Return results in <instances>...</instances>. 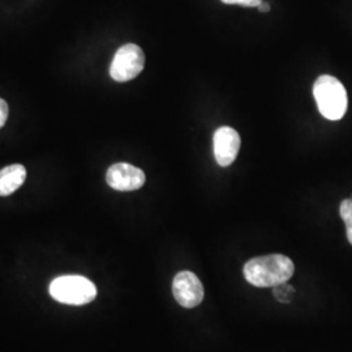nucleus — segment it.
<instances>
[{"label": "nucleus", "mask_w": 352, "mask_h": 352, "mask_svg": "<svg viewBox=\"0 0 352 352\" xmlns=\"http://www.w3.org/2000/svg\"><path fill=\"white\" fill-rule=\"evenodd\" d=\"M26 180V168L23 164H11L0 170V196L14 193Z\"/></svg>", "instance_id": "6e6552de"}, {"label": "nucleus", "mask_w": 352, "mask_h": 352, "mask_svg": "<svg viewBox=\"0 0 352 352\" xmlns=\"http://www.w3.org/2000/svg\"><path fill=\"white\" fill-rule=\"evenodd\" d=\"M144 65V51L135 43H126L116 51L110 67V76L118 82L131 81L142 72Z\"/></svg>", "instance_id": "20e7f679"}, {"label": "nucleus", "mask_w": 352, "mask_h": 352, "mask_svg": "<svg viewBox=\"0 0 352 352\" xmlns=\"http://www.w3.org/2000/svg\"><path fill=\"white\" fill-rule=\"evenodd\" d=\"M243 273L247 282L256 287H277L289 282L295 273V265L287 256L267 254L250 260Z\"/></svg>", "instance_id": "f257e3e1"}, {"label": "nucleus", "mask_w": 352, "mask_h": 352, "mask_svg": "<svg viewBox=\"0 0 352 352\" xmlns=\"http://www.w3.org/2000/svg\"><path fill=\"white\" fill-rule=\"evenodd\" d=\"M314 96L318 111L329 120H340L347 111V91L333 76L322 75L316 80Z\"/></svg>", "instance_id": "f03ea898"}, {"label": "nucleus", "mask_w": 352, "mask_h": 352, "mask_svg": "<svg viewBox=\"0 0 352 352\" xmlns=\"http://www.w3.org/2000/svg\"><path fill=\"white\" fill-rule=\"evenodd\" d=\"M225 4H238V6H243V7H258L263 0H221Z\"/></svg>", "instance_id": "9d476101"}, {"label": "nucleus", "mask_w": 352, "mask_h": 352, "mask_svg": "<svg viewBox=\"0 0 352 352\" xmlns=\"http://www.w3.org/2000/svg\"><path fill=\"white\" fill-rule=\"evenodd\" d=\"M8 113H10V110H8L7 102L0 98V128L6 124V122L8 119Z\"/></svg>", "instance_id": "9b49d317"}, {"label": "nucleus", "mask_w": 352, "mask_h": 352, "mask_svg": "<svg viewBox=\"0 0 352 352\" xmlns=\"http://www.w3.org/2000/svg\"><path fill=\"white\" fill-rule=\"evenodd\" d=\"M50 295L56 302L69 305H84L97 296L96 285L81 276H63L51 282Z\"/></svg>", "instance_id": "7ed1b4c3"}, {"label": "nucleus", "mask_w": 352, "mask_h": 352, "mask_svg": "<svg viewBox=\"0 0 352 352\" xmlns=\"http://www.w3.org/2000/svg\"><path fill=\"white\" fill-rule=\"evenodd\" d=\"M257 8H258V11H260V12L265 13L270 11V6H269V3H266V1H263Z\"/></svg>", "instance_id": "f8f14e48"}, {"label": "nucleus", "mask_w": 352, "mask_h": 352, "mask_svg": "<svg viewBox=\"0 0 352 352\" xmlns=\"http://www.w3.org/2000/svg\"><path fill=\"white\" fill-rule=\"evenodd\" d=\"M340 213L346 225L347 239L352 245V199H346L340 202Z\"/></svg>", "instance_id": "1a4fd4ad"}, {"label": "nucleus", "mask_w": 352, "mask_h": 352, "mask_svg": "<svg viewBox=\"0 0 352 352\" xmlns=\"http://www.w3.org/2000/svg\"><path fill=\"white\" fill-rule=\"evenodd\" d=\"M214 157L217 164L227 167L234 164L239 153V133L231 126H221L214 133Z\"/></svg>", "instance_id": "0eeeda50"}, {"label": "nucleus", "mask_w": 352, "mask_h": 352, "mask_svg": "<svg viewBox=\"0 0 352 352\" xmlns=\"http://www.w3.org/2000/svg\"><path fill=\"white\" fill-rule=\"evenodd\" d=\"M145 173L133 164L120 162L115 164L107 170L106 182L107 184L120 192H131L140 189L145 184Z\"/></svg>", "instance_id": "423d86ee"}, {"label": "nucleus", "mask_w": 352, "mask_h": 352, "mask_svg": "<svg viewBox=\"0 0 352 352\" xmlns=\"http://www.w3.org/2000/svg\"><path fill=\"white\" fill-rule=\"evenodd\" d=\"M173 294L179 305L190 309L200 305L204 300V286L195 273L184 270L174 278Z\"/></svg>", "instance_id": "39448f33"}]
</instances>
